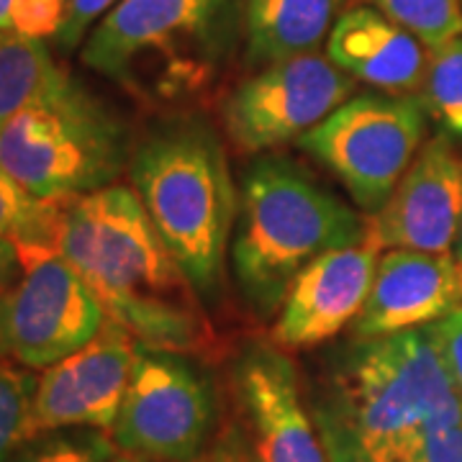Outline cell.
Masks as SVG:
<instances>
[{
  "label": "cell",
  "instance_id": "2e32d148",
  "mask_svg": "<svg viewBox=\"0 0 462 462\" xmlns=\"http://www.w3.org/2000/svg\"><path fill=\"white\" fill-rule=\"evenodd\" d=\"M324 47L352 80L391 96H416L430 65V50L375 5L345 8Z\"/></svg>",
  "mask_w": 462,
  "mask_h": 462
},
{
  "label": "cell",
  "instance_id": "ac0fdd59",
  "mask_svg": "<svg viewBox=\"0 0 462 462\" xmlns=\"http://www.w3.org/2000/svg\"><path fill=\"white\" fill-rule=\"evenodd\" d=\"M60 72L62 67L47 42L0 32V134L60 78Z\"/></svg>",
  "mask_w": 462,
  "mask_h": 462
},
{
  "label": "cell",
  "instance_id": "7a4b0ae2",
  "mask_svg": "<svg viewBox=\"0 0 462 462\" xmlns=\"http://www.w3.org/2000/svg\"><path fill=\"white\" fill-rule=\"evenodd\" d=\"M60 254L139 345L206 355L208 306L157 234L132 185L114 182L67 200Z\"/></svg>",
  "mask_w": 462,
  "mask_h": 462
},
{
  "label": "cell",
  "instance_id": "8fae6325",
  "mask_svg": "<svg viewBox=\"0 0 462 462\" xmlns=\"http://www.w3.org/2000/svg\"><path fill=\"white\" fill-rule=\"evenodd\" d=\"M136 349L139 342L132 334L108 319L88 345L47 367L36 380L32 398V437L72 427L114 430L132 380Z\"/></svg>",
  "mask_w": 462,
  "mask_h": 462
},
{
  "label": "cell",
  "instance_id": "4316f807",
  "mask_svg": "<svg viewBox=\"0 0 462 462\" xmlns=\"http://www.w3.org/2000/svg\"><path fill=\"white\" fill-rule=\"evenodd\" d=\"M411 462H462V416L431 431Z\"/></svg>",
  "mask_w": 462,
  "mask_h": 462
},
{
  "label": "cell",
  "instance_id": "30bf717a",
  "mask_svg": "<svg viewBox=\"0 0 462 462\" xmlns=\"http://www.w3.org/2000/svg\"><path fill=\"white\" fill-rule=\"evenodd\" d=\"M357 80L327 54H303L249 72L221 103V126L242 154L293 144L355 96Z\"/></svg>",
  "mask_w": 462,
  "mask_h": 462
},
{
  "label": "cell",
  "instance_id": "5bb4252c",
  "mask_svg": "<svg viewBox=\"0 0 462 462\" xmlns=\"http://www.w3.org/2000/svg\"><path fill=\"white\" fill-rule=\"evenodd\" d=\"M380 254L383 247L370 231L363 242L327 252L300 270L275 316L273 342L311 349L337 339L363 311Z\"/></svg>",
  "mask_w": 462,
  "mask_h": 462
},
{
  "label": "cell",
  "instance_id": "7402d4cb",
  "mask_svg": "<svg viewBox=\"0 0 462 462\" xmlns=\"http://www.w3.org/2000/svg\"><path fill=\"white\" fill-rule=\"evenodd\" d=\"M401 29L413 33L427 50H439L462 36V0H373Z\"/></svg>",
  "mask_w": 462,
  "mask_h": 462
},
{
  "label": "cell",
  "instance_id": "8992f818",
  "mask_svg": "<svg viewBox=\"0 0 462 462\" xmlns=\"http://www.w3.org/2000/svg\"><path fill=\"white\" fill-rule=\"evenodd\" d=\"M134 142L126 118L62 69L0 134V167L39 199L75 200L126 175Z\"/></svg>",
  "mask_w": 462,
  "mask_h": 462
},
{
  "label": "cell",
  "instance_id": "7c38bea8",
  "mask_svg": "<svg viewBox=\"0 0 462 462\" xmlns=\"http://www.w3.org/2000/svg\"><path fill=\"white\" fill-rule=\"evenodd\" d=\"M260 462H329L288 349L249 342L231 370Z\"/></svg>",
  "mask_w": 462,
  "mask_h": 462
},
{
  "label": "cell",
  "instance_id": "6da1fadb",
  "mask_svg": "<svg viewBox=\"0 0 462 462\" xmlns=\"http://www.w3.org/2000/svg\"><path fill=\"white\" fill-rule=\"evenodd\" d=\"M309 398L329 462H411L431 431L462 416L430 324L352 334L324 355Z\"/></svg>",
  "mask_w": 462,
  "mask_h": 462
},
{
  "label": "cell",
  "instance_id": "3957f363",
  "mask_svg": "<svg viewBox=\"0 0 462 462\" xmlns=\"http://www.w3.org/2000/svg\"><path fill=\"white\" fill-rule=\"evenodd\" d=\"M247 0H121L80 62L152 111H193L242 60Z\"/></svg>",
  "mask_w": 462,
  "mask_h": 462
},
{
  "label": "cell",
  "instance_id": "d6986e66",
  "mask_svg": "<svg viewBox=\"0 0 462 462\" xmlns=\"http://www.w3.org/2000/svg\"><path fill=\"white\" fill-rule=\"evenodd\" d=\"M65 206L67 200L33 196L0 167V236L16 242L21 252L60 247Z\"/></svg>",
  "mask_w": 462,
  "mask_h": 462
},
{
  "label": "cell",
  "instance_id": "603a6c76",
  "mask_svg": "<svg viewBox=\"0 0 462 462\" xmlns=\"http://www.w3.org/2000/svg\"><path fill=\"white\" fill-rule=\"evenodd\" d=\"M36 380L39 378L29 367L0 357V462H8L18 447L32 437L29 413Z\"/></svg>",
  "mask_w": 462,
  "mask_h": 462
},
{
  "label": "cell",
  "instance_id": "f546056e",
  "mask_svg": "<svg viewBox=\"0 0 462 462\" xmlns=\"http://www.w3.org/2000/svg\"><path fill=\"white\" fill-rule=\"evenodd\" d=\"M11 8L14 0H0V32H11Z\"/></svg>",
  "mask_w": 462,
  "mask_h": 462
},
{
  "label": "cell",
  "instance_id": "9c48e42d",
  "mask_svg": "<svg viewBox=\"0 0 462 462\" xmlns=\"http://www.w3.org/2000/svg\"><path fill=\"white\" fill-rule=\"evenodd\" d=\"M106 321L98 296L57 249L21 252L18 278L0 291V357L47 370L88 345Z\"/></svg>",
  "mask_w": 462,
  "mask_h": 462
},
{
  "label": "cell",
  "instance_id": "5b68a950",
  "mask_svg": "<svg viewBox=\"0 0 462 462\" xmlns=\"http://www.w3.org/2000/svg\"><path fill=\"white\" fill-rule=\"evenodd\" d=\"M129 185L200 300L218 303L236 218L221 136L193 111L167 114L136 136Z\"/></svg>",
  "mask_w": 462,
  "mask_h": 462
},
{
  "label": "cell",
  "instance_id": "cb8c5ba5",
  "mask_svg": "<svg viewBox=\"0 0 462 462\" xmlns=\"http://www.w3.org/2000/svg\"><path fill=\"white\" fill-rule=\"evenodd\" d=\"M67 0H14L11 32L47 42L60 33L65 23Z\"/></svg>",
  "mask_w": 462,
  "mask_h": 462
},
{
  "label": "cell",
  "instance_id": "277c9868",
  "mask_svg": "<svg viewBox=\"0 0 462 462\" xmlns=\"http://www.w3.org/2000/svg\"><path fill=\"white\" fill-rule=\"evenodd\" d=\"M370 236V218L288 157L257 154L239 178L229 264L257 319L281 311L300 270Z\"/></svg>",
  "mask_w": 462,
  "mask_h": 462
},
{
  "label": "cell",
  "instance_id": "9a60e30c",
  "mask_svg": "<svg viewBox=\"0 0 462 462\" xmlns=\"http://www.w3.org/2000/svg\"><path fill=\"white\" fill-rule=\"evenodd\" d=\"M462 303V273L452 254L383 249L355 337H385L434 324Z\"/></svg>",
  "mask_w": 462,
  "mask_h": 462
},
{
  "label": "cell",
  "instance_id": "ba28073f",
  "mask_svg": "<svg viewBox=\"0 0 462 462\" xmlns=\"http://www.w3.org/2000/svg\"><path fill=\"white\" fill-rule=\"evenodd\" d=\"M216 424L214 383L196 355L139 345L111 439L136 460L193 462Z\"/></svg>",
  "mask_w": 462,
  "mask_h": 462
},
{
  "label": "cell",
  "instance_id": "4fadbf2b",
  "mask_svg": "<svg viewBox=\"0 0 462 462\" xmlns=\"http://www.w3.org/2000/svg\"><path fill=\"white\" fill-rule=\"evenodd\" d=\"M462 226V154L439 134L416 154L370 231L383 249L452 254Z\"/></svg>",
  "mask_w": 462,
  "mask_h": 462
},
{
  "label": "cell",
  "instance_id": "1f68e13d",
  "mask_svg": "<svg viewBox=\"0 0 462 462\" xmlns=\"http://www.w3.org/2000/svg\"><path fill=\"white\" fill-rule=\"evenodd\" d=\"M118 462H167V460H136V457H126V455H121ZM193 462H208V457H199V460Z\"/></svg>",
  "mask_w": 462,
  "mask_h": 462
},
{
  "label": "cell",
  "instance_id": "484cf974",
  "mask_svg": "<svg viewBox=\"0 0 462 462\" xmlns=\"http://www.w3.org/2000/svg\"><path fill=\"white\" fill-rule=\"evenodd\" d=\"M430 331L434 345L439 349L452 391L462 406V303L442 319H437L434 324H430Z\"/></svg>",
  "mask_w": 462,
  "mask_h": 462
},
{
  "label": "cell",
  "instance_id": "ffe728a7",
  "mask_svg": "<svg viewBox=\"0 0 462 462\" xmlns=\"http://www.w3.org/2000/svg\"><path fill=\"white\" fill-rule=\"evenodd\" d=\"M416 96L445 136L462 139V36L430 51L427 75Z\"/></svg>",
  "mask_w": 462,
  "mask_h": 462
},
{
  "label": "cell",
  "instance_id": "d4e9b609",
  "mask_svg": "<svg viewBox=\"0 0 462 462\" xmlns=\"http://www.w3.org/2000/svg\"><path fill=\"white\" fill-rule=\"evenodd\" d=\"M118 3L121 0H67L65 23L54 36V47L62 54L80 50L90 29Z\"/></svg>",
  "mask_w": 462,
  "mask_h": 462
},
{
  "label": "cell",
  "instance_id": "44dd1931",
  "mask_svg": "<svg viewBox=\"0 0 462 462\" xmlns=\"http://www.w3.org/2000/svg\"><path fill=\"white\" fill-rule=\"evenodd\" d=\"M118 457L121 452L106 431L72 427L33 434L8 462H118Z\"/></svg>",
  "mask_w": 462,
  "mask_h": 462
},
{
  "label": "cell",
  "instance_id": "e0dca14e",
  "mask_svg": "<svg viewBox=\"0 0 462 462\" xmlns=\"http://www.w3.org/2000/svg\"><path fill=\"white\" fill-rule=\"evenodd\" d=\"M346 0H247L242 67L247 72L314 54L329 39Z\"/></svg>",
  "mask_w": 462,
  "mask_h": 462
},
{
  "label": "cell",
  "instance_id": "83f0119b",
  "mask_svg": "<svg viewBox=\"0 0 462 462\" xmlns=\"http://www.w3.org/2000/svg\"><path fill=\"white\" fill-rule=\"evenodd\" d=\"M206 457H208V462H260L257 455H254V447L247 445L242 431L234 430V427L221 434L214 452L206 455Z\"/></svg>",
  "mask_w": 462,
  "mask_h": 462
},
{
  "label": "cell",
  "instance_id": "52a82bcc",
  "mask_svg": "<svg viewBox=\"0 0 462 462\" xmlns=\"http://www.w3.org/2000/svg\"><path fill=\"white\" fill-rule=\"evenodd\" d=\"M427 129L419 96L365 93L303 134L298 147L345 185L360 211L375 216L427 144Z\"/></svg>",
  "mask_w": 462,
  "mask_h": 462
},
{
  "label": "cell",
  "instance_id": "f1b7e54d",
  "mask_svg": "<svg viewBox=\"0 0 462 462\" xmlns=\"http://www.w3.org/2000/svg\"><path fill=\"white\" fill-rule=\"evenodd\" d=\"M21 273V252L16 242L0 236V291H5Z\"/></svg>",
  "mask_w": 462,
  "mask_h": 462
},
{
  "label": "cell",
  "instance_id": "4dcf8cb0",
  "mask_svg": "<svg viewBox=\"0 0 462 462\" xmlns=\"http://www.w3.org/2000/svg\"><path fill=\"white\" fill-rule=\"evenodd\" d=\"M452 257H455V263L460 264V273H462V226H460V234H457V242H455V249H452Z\"/></svg>",
  "mask_w": 462,
  "mask_h": 462
}]
</instances>
